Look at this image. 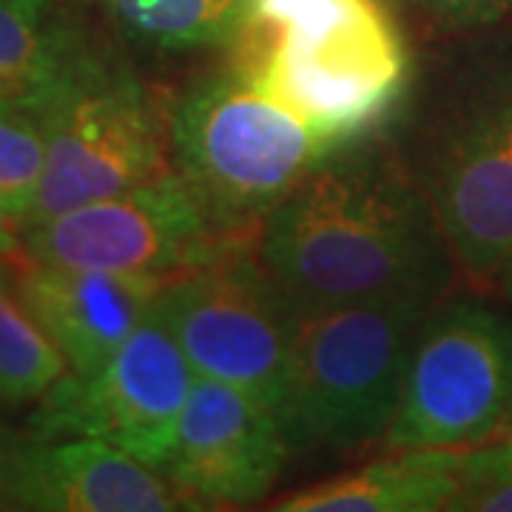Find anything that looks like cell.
<instances>
[{
    "instance_id": "obj_1",
    "label": "cell",
    "mask_w": 512,
    "mask_h": 512,
    "mask_svg": "<svg viewBox=\"0 0 512 512\" xmlns=\"http://www.w3.org/2000/svg\"><path fill=\"white\" fill-rule=\"evenodd\" d=\"M259 259L299 311L436 299L453 254L433 205L379 154L325 160L262 217Z\"/></svg>"
},
{
    "instance_id": "obj_2",
    "label": "cell",
    "mask_w": 512,
    "mask_h": 512,
    "mask_svg": "<svg viewBox=\"0 0 512 512\" xmlns=\"http://www.w3.org/2000/svg\"><path fill=\"white\" fill-rule=\"evenodd\" d=\"M228 55L339 148L396 106L410 69L382 0H248Z\"/></svg>"
},
{
    "instance_id": "obj_3",
    "label": "cell",
    "mask_w": 512,
    "mask_h": 512,
    "mask_svg": "<svg viewBox=\"0 0 512 512\" xmlns=\"http://www.w3.org/2000/svg\"><path fill=\"white\" fill-rule=\"evenodd\" d=\"M427 296H384L299 311L291 365L276 416L291 450L348 453L387 436Z\"/></svg>"
},
{
    "instance_id": "obj_4",
    "label": "cell",
    "mask_w": 512,
    "mask_h": 512,
    "mask_svg": "<svg viewBox=\"0 0 512 512\" xmlns=\"http://www.w3.org/2000/svg\"><path fill=\"white\" fill-rule=\"evenodd\" d=\"M177 174L220 228L262 220L339 146L237 72L191 86L171 114Z\"/></svg>"
},
{
    "instance_id": "obj_5",
    "label": "cell",
    "mask_w": 512,
    "mask_h": 512,
    "mask_svg": "<svg viewBox=\"0 0 512 512\" xmlns=\"http://www.w3.org/2000/svg\"><path fill=\"white\" fill-rule=\"evenodd\" d=\"M416 185L453 262L498 285L512 262V49L458 72L421 151Z\"/></svg>"
},
{
    "instance_id": "obj_6",
    "label": "cell",
    "mask_w": 512,
    "mask_h": 512,
    "mask_svg": "<svg viewBox=\"0 0 512 512\" xmlns=\"http://www.w3.org/2000/svg\"><path fill=\"white\" fill-rule=\"evenodd\" d=\"M37 117L46 131V165L23 228L168 171L163 131L143 83L89 43Z\"/></svg>"
},
{
    "instance_id": "obj_7",
    "label": "cell",
    "mask_w": 512,
    "mask_h": 512,
    "mask_svg": "<svg viewBox=\"0 0 512 512\" xmlns=\"http://www.w3.org/2000/svg\"><path fill=\"white\" fill-rule=\"evenodd\" d=\"M154 308L197 376L234 384L279 407L299 308L262 259L217 254L168 279Z\"/></svg>"
},
{
    "instance_id": "obj_8",
    "label": "cell",
    "mask_w": 512,
    "mask_h": 512,
    "mask_svg": "<svg viewBox=\"0 0 512 512\" xmlns=\"http://www.w3.org/2000/svg\"><path fill=\"white\" fill-rule=\"evenodd\" d=\"M507 430H512V322L473 299L433 308L410 353L387 444L393 450H461Z\"/></svg>"
},
{
    "instance_id": "obj_9",
    "label": "cell",
    "mask_w": 512,
    "mask_h": 512,
    "mask_svg": "<svg viewBox=\"0 0 512 512\" xmlns=\"http://www.w3.org/2000/svg\"><path fill=\"white\" fill-rule=\"evenodd\" d=\"M197 373L160 311L151 305L106 365L92 376L66 373L32 416L35 439L94 436L160 470Z\"/></svg>"
},
{
    "instance_id": "obj_10",
    "label": "cell",
    "mask_w": 512,
    "mask_h": 512,
    "mask_svg": "<svg viewBox=\"0 0 512 512\" xmlns=\"http://www.w3.org/2000/svg\"><path fill=\"white\" fill-rule=\"evenodd\" d=\"M217 220L177 171L23 228V254L86 271L168 282L222 254Z\"/></svg>"
},
{
    "instance_id": "obj_11",
    "label": "cell",
    "mask_w": 512,
    "mask_h": 512,
    "mask_svg": "<svg viewBox=\"0 0 512 512\" xmlns=\"http://www.w3.org/2000/svg\"><path fill=\"white\" fill-rule=\"evenodd\" d=\"M291 453L274 407L197 376L160 473L200 510L242 507L271 493Z\"/></svg>"
},
{
    "instance_id": "obj_12",
    "label": "cell",
    "mask_w": 512,
    "mask_h": 512,
    "mask_svg": "<svg viewBox=\"0 0 512 512\" xmlns=\"http://www.w3.org/2000/svg\"><path fill=\"white\" fill-rule=\"evenodd\" d=\"M15 510L171 512L200 510L151 464L94 436L23 439Z\"/></svg>"
},
{
    "instance_id": "obj_13",
    "label": "cell",
    "mask_w": 512,
    "mask_h": 512,
    "mask_svg": "<svg viewBox=\"0 0 512 512\" xmlns=\"http://www.w3.org/2000/svg\"><path fill=\"white\" fill-rule=\"evenodd\" d=\"M9 274L77 376H92L109 362L165 285L151 276L66 268L26 254L9 262Z\"/></svg>"
},
{
    "instance_id": "obj_14",
    "label": "cell",
    "mask_w": 512,
    "mask_h": 512,
    "mask_svg": "<svg viewBox=\"0 0 512 512\" xmlns=\"http://www.w3.org/2000/svg\"><path fill=\"white\" fill-rule=\"evenodd\" d=\"M461 450L404 447L396 456L285 495L279 512H436L450 510Z\"/></svg>"
},
{
    "instance_id": "obj_15",
    "label": "cell",
    "mask_w": 512,
    "mask_h": 512,
    "mask_svg": "<svg viewBox=\"0 0 512 512\" xmlns=\"http://www.w3.org/2000/svg\"><path fill=\"white\" fill-rule=\"evenodd\" d=\"M83 43L57 0H0V103L37 114Z\"/></svg>"
},
{
    "instance_id": "obj_16",
    "label": "cell",
    "mask_w": 512,
    "mask_h": 512,
    "mask_svg": "<svg viewBox=\"0 0 512 512\" xmlns=\"http://www.w3.org/2000/svg\"><path fill=\"white\" fill-rule=\"evenodd\" d=\"M134 46L163 55L228 49L248 0H92Z\"/></svg>"
},
{
    "instance_id": "obj_17",
    "label": "cell",
    "mask_w": 512,
    "mask_h": 512,
    "mask_svg": "<svg viewBox=\"0 0 512 512\" xmlns=\"http://www.w3.org/2000/svg\"><path fill=\"white\" fill-rule=\"evenodd\" d=\"M72 367L0 265V402H40Z\"/></svg>"
},
{
    "instance_id": "obj_18",
    "label": "cell",
    "mask_w": 512,
    "mask_h": 512,
    "mask_svg": "<svg viewBox=\"0 0 512 512\" xmlns=\"http://www.w3.org/2000/svg\"><path fill=\"white\" fill-rule=\"evenodd\" d=\"M46 165V131L32 111L0 103V202L20 222L29 217Z\"/></svg>"
},
{
    "instance_id": "obj_19",
    "label": "cell",
    "mask_w": 512,
    "mask_h": 512,
    "mask_svg": "<svg viewBox=\"0 0 512 512\" xmlns=\"http://www.w3.org/2000/svg\"><path fill=\"white\" fill-rule=\"evenodd\" d=\"M450 510L512 512V430L473 447H461L458 490Z\"/></svg>"
},
{
    "instance_id": "obj_20",
    "label": "cell",
    "mask_w": 512,
    "mask_h": 512,
    "mask_svg": "<svg viewBox=\"0 0 512 512\" xmlns=\"http://www.w3.org/2000/svg\"><path fill=\"white\" fill-rule=\"evenodd\" d=\"M433 18L450 20L458 26H478L504 18L512 12V0H404Z\"/></svg>"
},
{
    "instance_id": "obj_21",
    "label": "cell",
    "mask_w": 512,
    "mask_h": 512,
    "mask_svg": "<svg viewBox=\"0 0 512 512\" xmlns=\"http://www.w3.org/2000/svg\"><path fill=\"white\" fill-rule=\"evenodd\" d=\"M20 436L0 424V510H15V473H18Z\"/></svg>"
},
{
    "instance_id": "obj_22",
    "label": "cell",
    "mask_w": 512,
    "mask_h": 512,
    "mask_svg": "<svg viewBox=\"0 0 512 512\" xmlns=\"http://www.w3.org/2000/svg\"><path fill=\"white\" fill-rule=\"evenodd\" d=\"M20 234H23L20 222L0 202V265H6V262H12V259H18L23 254L20 251Z\"/></svg>"
},
{
    "instance_id": "obj_23",
    "label": "cell",
    "mask_w": 512,
    "mask_h": 512,
    "mask_svg": "<svg viewBox=\"0 0 512 512\" xmlns=\"http://www.w3.org/2000/svg\"><path fill=\"white\" fill-rule=\"evenodd\" d=\"M498 288L504 291V296L512 302V262L507 265V271H504V276H501V282H498Z\"/></svg>"
}]
</instances>
